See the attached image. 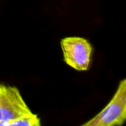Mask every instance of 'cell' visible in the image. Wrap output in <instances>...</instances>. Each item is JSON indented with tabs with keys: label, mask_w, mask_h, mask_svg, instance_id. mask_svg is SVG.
<instances>
[{
	"label": "cell",
	"mask_w": 126,
	"mask_h": 126,
	"mask_svg": "<svg viewBox=\"0 0 126 126\" xmlns=\"http://www.w3.org/2000/svg\"><path fill=\"white\" fill-rule=\"evenodd\" d=\"M126 120V79L120 81L109 103L83 126H119Z\"/></svg>",
	"instance_id": "6da1fadb"
},
{
	"label": "cell",
	"mask_w": 126,
	"mask_h": 126,
	"mask_svg": "<svg viewBox=\"0 0 126 126\" xmlns=\"http://www.w3.org/2000/svg\"><path fill=\"white\" fill-rule=\"evenodd\" d=\"M31 113L17 87L0 83V126Z\"/></svg>",
	"instance_id": "7a4b0ae2"
},
{
	"label": "cell",
	"mask_w": 126,
	"mask_h": 126,
	"mask_svg": "<svg viewBox=\"0 0 126 126\" xmlns=\"http://www.w3.org/2000/svg\"><path fill=\"white\" fill-rule=\"evenodd\" d=\"M60 46L65 63L79 71L89 68L92 46L88 40L82 37H65L60 41Z\"/></svg>",
	"instance_id": "3957f363"
},
{
	"label": "cell",
	"mask_w": 126,
	"mask_h": 126,
	"mask_svg": "<svg viewBox=\"0 0 126 126\" xmlns=\"http://www.w3.org/2000/svg\"><path fill=\"white\" fill-rule=\"evenodd\" d=\"M41 125L40 118L37 114L32 113L14 119L9 123V126H40Z\"/></svg>",
	"instance_id": "277c9868"
}]
</instances>
